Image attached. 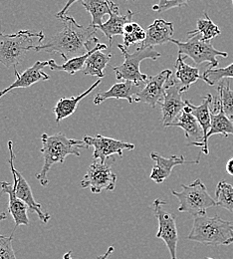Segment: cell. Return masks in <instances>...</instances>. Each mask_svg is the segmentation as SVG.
I'll return each mask as SVG.
<instances>
[{"mask_svg": "<svg viewBox=\"0 0 233 259\" xmlns=\"http://www.w3.org/2000/svg\"><path fill=\"white\" fill-rule=\"evenodd\" d=\"M216 205L233 212V186L221 181L218 183L215 191Z\"/></svg>", "mask_w": 233, "mask_h": 259, "instance_id": "cell-29", "label": "cell"}, {"mask_svg": "<svg viewBox=\"0 0 233 259\" xmlns=\"http://www.w3.org/2000/svg\"><path fill=\"white\" fill-rule=\"evenodd\" d=\"M41 142L42 149L40 152L43 156L44 164L41 170L35 175V178L42 187H46L49 184L47 176L54 163H63L68 156L80 157V150L88 149L83 140L69 139L64 133H57L53 136L44 133L41 136Z\"/></svg>", "mask_w": 233, "mask_h": 259, "instance_id": "cell-2", "label": "cell"}, {"mask_svg": "<svg viewBox=\"0 0 233 259\" xmlns=\"http://www.w3.org/2000/svg\"><path fill=\"white\" fill-rule=\"evenodd\" d=\"M83 141L88 148L94 147L93 160H100L102 162H106V160L113 155L123 157V153L125 151H132L134 149V145L131 143H126L102 135H96L95 137L85 135Z\"/></svg>", "mask_w": 233, "mask_h": 259, "instance_id": "cell-11", "label": "cell"}, {"mask_svg": "<svg viewBox=\"0 0 233 259\" xmlns=\"http://www.w3.org/2000/svg\"><path fill=\"white\" fill-rule=\"evenodd\" d=\"M172 72L168 69L163 70L156 76L149 77L143 89L135 95L134 103H145L155 108L160 104L165 95L167 81L171 78Z\"/></svg>", "mask_w": 233, "mask_h": 259, "instance_id": "cell-13", "label": "cell"}, {"mask_svg": "<svg viewBox=\"0 0 233 259\" xmlns=\"http://www.w3.org/2000/svg\"><path fill=\"white\" fill-rule=\"evenodd\" d=\"M117 181L118 177L112 171L111 165L96 160L90 165L80 187L82 189L90 188L93 194H101L104 191H114Z\"/></svg>", "mask_w": 233, "mask_h": 259, "instance_id": "cell-10", "label": "cell"}, {"mask_svg": "<svg viewBox=\"0 0 233 259\" xmlns=\"http://www.w3.org/2000/svg\"><path fill=\"white\" fill-rule=\"evenodd\" d=\"M13 234L5 236L0 234V259H17L13 246H12Z\"/></svg>", "mask_w": 233, "mask_h": 259, "instance_id": "cell-33", "label": "cell"}, {"mask_svg": "<svg viewBox=\"0 0 233 259\" xmlns=\"http://www.w3.org/2000/svg\"><path fill=\"white\" fill-rule=\"evenodd\" d=\"M145 84H136L132 81L125 80L113 85L108 91L100 92L94 98V104L100 105L108 99H125L133 104L135 95L143 89Z\"/></svg>", "mask_w": 233, "mask_h": 259, "instance_id": "cell-19", "label": "cell"}, {"mask_svg": "<svg viewBox=\"0 0 233 259\" xmlns=\"http://www.w3.org/2000/svg\"><path fill=\"white\" fill-rule=\"evenodd\" d=\"M170 42L178 47V54L182 55L184 59H193L197 65L207 62L209 63V68H216L219 64L217 56H221L223 58L228 56L227 52L215 49L210 41L201 40L200 34L190 36L189 40L185 42L175 39H171Z\"/></svg>", "mask_w": 233, "mask_h": 259, "instance_id": "cell-7", "label": "cell"}, {"mask_svg": "<svg viewBox=\"0 0 233 259\" xmlns=\"http://www.w3.org/2000/svg\"><path fill=\"white\" fill-rule=\"evenodd\" d=\"M101 84V80L96 81L90 88H88L84 93L76 96V97L71 98H61L57 104L55 105L53 111L56 115V123H60L62 120H65L71 115H73L78 107V104L86 97L88 96L95 88H97Z\"/></svg>", "mask_w": 233, "mask_h": 259, "instance_id": "cell-25", "label": "cell"}, {"mask_svg": "<svg viewBox=\"0 0 233 259\" xmlns=\"http://www.w3.org/2000/svg\"><path fill=\"white\" fill-rule=\"evenodd\" d=\"M124 46L128 49L133 44L143 43L147 37V32L137 23L129 22L124 28Z\"/></svg>", "mask_w": 233, "mask_h": 259, "instance_id": "cell-30", "label": "cell"}, {"mask_svg": "<svg viewBox=\"0 0 233 259\" xmlns=\"http://www.w3.org/2000/svg\"><path fill=\"white\" fill-rule=\"evenodd\" d=\"M2 96H4V95H3V92L0 91V98L2 97Z\"/></svg>", "mask_w": 233, "mask_h": 259, "instance_id": "cell-40", "label": "cell"}, {"mask_svg": "<svg viewBox=\"0 0 233 259\" xmlns=\"http://www.w3.org/2000/svg\"><path fill=\"white\" fill-rule=\"evenodd\" d=\"M81 4L91 14L92 21L90 25L99 27L103 24L104 15L119 13V6L111 0H81Z\"/></svg>", "mask_w": 233, "mask_h": 259, "instance_id": "cell-21", "label": "cell"}, {"mask_svg": "<svg viewBox=\"0 0 233 259\" xmlns=\"http://www.w3.org/2000/svg\"><path fill=\"white\" fill-rule=\"evenodd\" d=\"M213 98L210 94H207L206 96L202 97V103L200 106L194 105L191 101L185 100L184 103L191 108V113L197 118V120L200 123V127L203 133V140L201 142H193L190 143L189 146H195L201 148V152L205 155L209 154V148H208V139L207 134L210 130L211 126V111H210V104H212Z\"/></svg>", "mask_w": 233, "mask_h": 259, "instance_id": "cell-14", "label": "cell"}, {"mask_svg": "<svg viewBox=\"0 0 233 259\" xmlns=\"http://www.w3.org/2000/svg\"><path fill=\"white\" fill-rule=\"evenodd\" d=\"M107 48H108L107 45H105L103 43H97L95 45V47H93V49H91L86 54L81 55V56H77V57H74V58H71L68 61H65L64 64H57L55 62V60L50 59L49 60V68L52 71H64V72H67L68 74L73 75V74L83 70L84 66L86 64L87 59L89 58V56L92 53H94L97 50H105Z\"/></svg>", "mask_w": 233, "mask_h": 259, "instance_id": "cell-26", "label": "cell"}, {"mask_svg": "<svg viewBox=\"0 0 233 259\" xmlns=\"http://www.w3.org/2000/svg\"><path fill=\"white\" fill-rule=\"evenodd\" d=\"M151 158L156 163L152 169L150 178L157 184H163L171 175L173 167L176 165L197 164L200 162V159L197 161H187L183 156H171L169 158H164L156 152L151 153Z\"/></svg>", "mask_w": 233, "mask_h": 259, "instance_id": "cell-15", "label": "cell"}, {"mask_svg": "<svg viewBox=\"0 0 233 259\" xmlns=\"http://www.w3.org/2000/svg\"><path fill=\"white\" fill-rule=\"evenodd\" d=\"M133 16V12L131 10H127L126 14L124 15H121L120 12L114 13L110 15V18L108 21H106L98 27V29H100L109 40V47H112L113 38L115 36L124 34V28L126 24L129 22H132Z\"/></svg>", "mask_w": 233, "mask_h": 259, "instance_id": "cell-23", "label": "cell"}, {"mask_svg": "<svg viewBox=\"0 0 233 259\" xmlns=\"http://www.w3.org/2000/svg\"><path fill=\"white\" fill-rule=\"evenodd\" d=\"M175 68V79L179 83L180 91L187 92L191 86L202 79V75H200V71L199 68L187 64L184 62V57L180 54H178L177 59L174 64Z\"/></svg>", "mask_w": 233, "mask_h": 259, "instance_id": "cell-22", "label": "cell"}, {"mask_svg": "<svg viewBox=\"0 0 233 259\" xmlns=\"http://www.w3.org/2000/svg\"><path fill=\"white\" fill-rule=\"evenodd\" d=\"M169 127H178L184 131V135L188 139L194 138L197 142L203 140V133L197 118L191 113V108L185 104L182 112L177 119L169 125Z\"/></svg>", "mask_w": 233, "mask_h": 259, "instance_id": "cell-24", "label": "cell"}, {"mask_svg": "<svg viewBox=\"0 0 233 259\" xmlns=\"http://www.w3.org/2000/svg\"><path fill=\"white\" fill-rule=\"evenodd\" d=\"M227 78H233V63L225 68H207L202 75V80L209 86Z\"/></svg>", "mask_w": 233, "mask_h": 259, "instance_id": "cell-31", "label": "cell"}, {"mask_svg": "<svg viewBox=\"0 0 233 259\" xmlns=\"http://www.w3.org/2000/svg\"><path fill=\"white\" fill-rule=\"evenodd\" d=\"M60 19L64 23L63 30L54 35L48 43L37 46L34 49L35 51L59 53L65 61H68L71 58L86 54L93 49L90 48L93 43H98L99 39L95 37L98 27L92 25L88 27L82 26L73 17L66 14Z\"/></svg>", "mask_w": 233, "mask_h": 259, "instance_id": "cell-1", "label": "cell"}, {"mask_svg": "<svg viewBox=\"0 0 233 259\" xmlns=\"http://www.w3.org/2000/svg\"><path fill=\"white\" fill-rule=\"evenodd\" d=\"M166 201L162 199H155L151 205L155 217L159 222V230L157 233V238L164 240L169 251L171 259H177L176 247L178 241V233L175 219L172 214L165 210Z\"/></svg>", "mask_w": 233, "mask_h": 259, "instance_id": "cell-8", "label": "cell"}, {"mask_svg": "<svg viewBox=\"0 0 233 259\" xmlns=\"http://www.w3.org/2000/svg\"><path fill=\"white\" fill-rule=\"evenodd\" d=\"M0 187L2 190V193L8 194L9 196V202H8V211L11 214L14 223H15V227L13 229L12 234L14 233V231L21 226H29L30 221L28 219V205L21 200L20 198H18L14 192V188L12 185H10L9 183L6 182H1L0 183Z\"/></svg>", "mask_w": 233, "mask_h": 259, "instance_id": "cell-16", "label": "cell"}, {"mask_svg": "<svg viewBox=\"0 0 233 259\" xmlns=\"http://www.w3.org/2000/svg\"><path fill=\"white\" fill-rule=\"evenodd\" d=\"M205 259H212V258H208V257H207V258H205Z\"/></svg>", "mask_w": 233, "mask_h": 259, "instance_id": "cell-41", "label": "cell"}, {"mask_svg": "<svg viewBox=\"0 0 233 259\" xmlns=\"http://www.w3.org/2000/svg\"><path fill=\"white\" fill-rule=\"evenodd\" d=\"M8 151H9V165L11 168V172L14 180V192L18 198L23 200L29 207L30 210L37 213L38 218L43 224H48V222L51 219V215L48 212H45L42 209V205L38 203L34 198L31 188L27 181L23 178V176L15 168L14 166V160H15V154L13 150V143L11 141L8 142Z\"/></svg>", "mask_w": 233, "mask_h": 259, "instance_id": "cell-9", "label": "cell"}, {"mask_svg": "<svg viewBox=\"0 0 233 259\" xmlns=\"http://www.w3.org/2000/svg\"><path fill=\"white\" fill-rule=\"evenodd\" d=\"M7 219V215H6V213L5 212H2V213H0V222H2V221H5Z\"/></svg>", "mask_w": 233, "mask_h": 259, "instance_id": "cell-39", "label": "cell"}, {"mask_svg": "<svg viewBox=\"0 0 233 259\" xmlns=\"http://www.w3.org/2000/svg\"><path fill=\"white\" fill-rule=\"evenodd\" d=\"M77 1H79V0H68V1H67L66 5L62 8V10H61L60 12H58V13H57L56 17L60 19L63 15H65V14H66L67 10L71 7V5H72V4H74V3H75V2H77Z\"/></svg>", "mask_w": 233, "mask_h": 259, "instance_id": "cell-35", "label": "cell"}, {"mask_svg": "<svg viewBox=\"0 0 233 259\" xmlns=\"http://www.w3.org/2000/svg\"><path fill=\"white\" fill-rule=\"evenodd\" d=\"M219 27L213 23V21L209 18L206 12H204V18H200L198 20V28L193 31H189L188 35L193 36L200 34L201 40L203 41H210L211 39L220 35Z\"/></svg>", "mask_w": 233, "mask_h": 259, "instance_id": "cell-28", "label": "cell"}, {"mask_svg": "<svg viewBox=\"0 0 233 259\" xmlns=\"http://www.w3.org/2000/svg\"><path fill=\"white\" fill-rule=\"evenodd\" d=\"M225 168H226L227 174H228L230 177H232L233 178V158L232 159H230V160L227 162Z\"/></svg>", "mask_w": 233, "mask_h": 259, "instance_id": "cell-37", "label": "cell"}, {"mask_svg": "<svg viewBox=\"0 0 233 259\" xmlns=\"http://www.w3.org/2000/svg\"><path fill=\"white\" fill-rule=\"evenodd\" d=\"M47 66H49V60L35 62L33 66L29 67L22 74H19L17 72V70L15 69L16 80L8 88H6L2 91L3 95H5L6 93H8L9 91H11L15 88H28L37 82L48 81L50 79V76L42 71V69Z\"/></svg>", "mask_w": 233, "mask_h": 259, "instance_id": "cell-17", "label": "cell"}, {"mask_svg": "<svg viewBox=\"0 0 233 259\" xmlns=\"http://www.w3.org/2000/svg\"><path fill=\"white\" fill-rule=\"evenodd\" d=\"M45 36L42 31L20 30L14 34L0 32V63L7 68L15 67L26 53L41 45Z\"/></svg>", "mask_w": 233, "mask_h": 259, "instance_id": "cell-4", "label": "cell"}, {"mask_svg": "<svg viewBox=\"0 0 233 259\" xmlns=\"http://www.w3.org/2000/svg\"><path fill=\"white\" fill-rule=\"evenodd\" d=\"M213 135H222L223 137L233 135L232 119L225 114L219 96H217L213 101V111L211 112V126L207 134V139L209 140V138Z\"/></svg>", "mask_w": 233, "mask_h": 259, "instance_id": "cell-20", "label": "cell"}, {"mask_svg": "<svg viewBox=\"0 0 233 259\" xmlns=\"http://www.w3.org/2000/svg\"><path fill=\"white\" fill-rule=\"evenodd\" d=\"M191 0H159V2L153 6V10L158 12H164L171 8L185 6Z\"/></svg>", "mask_w": 233, "mask_h": 259, "instance_id": "cell-34", "label": "cell"}, {"mask_svg": "<svg viewBox=\"0 0 233 259\" xmlns=\"http://www.w3.org/2000/svg\"><path fill=\"white\" fill-rule=\"evenodd\" d=\"M118 48L124 55L125 61L123 64L113 68L117 79L132 81L136 84H146L149 76L141 72L139 64L145 59L157 60L161 57V53L156 51L154 47L137 48L134 53H130L123 44H118Z\"/></svg>", "mask_w": 233, "mask_h": 259, "instance_id": "cell-6", "label": "cell"}, {"mask_svg": "<svg viewBox=\"0 0 233 259\" xmlns=\"http://www.w3.org/2000/svg\"><path fill=\"white\" fill-rule=\"evenodd\" d=\"M112 54H104L102 50H97L92 53L86 61L83 68V73L85 75L96 76L99 79L105 76V68L112 58Z\"/></svg>", "mask_w": 233, "mask_h": 259, "instance_id": "cell-27", "label": "cell"}, {"mask_svg": "<svg viewBox=\"0 0 233 259\" xmlns=\"http://www.w3.org/2000/svg\"><path fill=\"white\" fill-rule=\"evenodd\" d=\"M146 32L147 37L145 41L141 43L137 48L145 49L170 42L174 29L171 22H167L164 19H157L147 28Z\"/></svg>", "mask_w": 233, "mask_h": 259, "instance_id": "cell-18", "label": "cell"}, {"mask_svg": "<svg viewBox=\"0 0 233 259\" xmlns=\"http://www.w3.org/2000/svg\"><path fill=\"white\" fill-rule=\"evenodd\" d=\"M71 254H72V251H68L63 255V259H73L72 256H71Z\"/></svg>", "mask_w": 233, "mask_h": 259, "instance_id": "cell-38", "label": "cell"}, {"mask_svg": "<svg viewBox=\"0 0 233 259\" xmlns=\"http://www.w3.org/2000/svg\"><path fill=\"white\" fill-rule=\"evenodd\" d=\"M188 238L205 245H229L233 243L232 223L224 221L218 215H197Z\"/></svg>", "mask_w": 233, "mask_h": 259, "instance_id": "cell-3", "label": "cell"}, {"mask_svg": "<svg viewBox=\"0 0 233 259\" xmlns=\"http://www.w3.org/2000/svg\"><path fill=\"white\" fill-rule=\"evenodd\" d=\"M114 246H110L109 248H108V250L106 251V253H104L103 255H99L97 259H109V256L114 252Z\"/></svg>", "mask_w": 233, "mask_h": 259, "instance_id": "cell-36", "label": "cell"}, {"mask_svg": "<svg viewBox=\"0 0 233 259\" xmlns=\"http://www.w3.org/2000/svg\"><path fill=\"white\" fill-rule=\"evenodd\" d=\"M232 4H233V0H232Z\"/></svg>", "mask_w": 233, "mask_h": 259, "instance_id": "cell-42", "label": "cell"}, {"mask_svg": "<svg viewBox=\"0 0 233 259\" xmlns=\"http://www.w3.org/2000/svg\"><path fill=\"white\" fill-rule=\"evenodd\" d=\"M217 94L221 100V104L225 114L233 119V90L229 81L221 82L217 88Z\"/></svg>", "mask_w": 233, "mask_h": 259, "instance_id": "cell-32", "label": "cell"}, {"mask_svg": "<svg viewBox=\"0 0 233 259\" xmlns=\"http://www.w3.org/2000/svg\"><path fill=\"white\" fill-rule=\"evenodd\" d=\"M181 192L171 190V194L177 197L179 201V212H188L194 217L204 215L208 208L216 205L215 198L209 194L205 185L200 179L191 185H181Z\"/></svg>", "mask_w": 233, "mask_h": 259, "instance_id": "cell-5", "label": "cell"}, {"mask_svg": "<svg viewBox=\"0 0 233 259\" xmlns=\"http://www.w3.org/2000/svg\"><path fill=\"white\" fill-rule=\"evenodd\" d=\"M182 92L177 80L170 78L166 85L165 95L160 103L162 114H163V125L164 127H169L182 112L185 103L181 99Z\"/></svg>", "mask_w": 233, "mask_h": 259, "instance_id": "cell-12", "label": "cell"}]
</instances>
